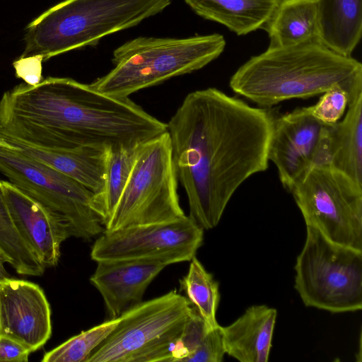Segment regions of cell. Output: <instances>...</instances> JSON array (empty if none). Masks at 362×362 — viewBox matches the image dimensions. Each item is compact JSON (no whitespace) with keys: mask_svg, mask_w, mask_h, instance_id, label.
Listing matches in <instances>:
<instances>
[{"mask_svg":"<svg viewBox=\"0 0 362 362\" xmlns=\"http://www.w3.org/2000/svg\"><path fill=\"white\" fill-rule=\"evenodd\" d=\"M274 118L209 88L189 93L166 124L188 216L204 230L218 225L241 184L268 168Z\"/></svg>","mask_w":362,"mask_h":362,"instance_id":"cell-1","label":"cell"},{"mask_svg":"<svg viewBox=\"0 0 362 362\" xmlns=\"http://www.w3.org/2000/svg\"><path fill=\"white\" fill-rule=\"evenodd\" d=\"M0 129L42 147L117 149L141 145L166 132L167 124L129 98L103 94L71 78L49 76L2 95Z\"/></svg>","mask_w":362,"mask_h":362,"instance_id":"cell-2","label":"cell"},{"mask_svg":"<svg viewBox=\"0 0 362 362\" xmlns=\"http://www.w3.org/2000/svg\"><path fill=\"white\" fill-rule=\"evenodd\" d=\"M229 85L262 108L322 94L335 86L344 88L351 98L362 91V64L313 40L268 47L240 66Z\"/></svg>","mask_w":362,"mask_h":362,"instance_id":"cell-3","label":"cell"},{"mask_svg":"<svg viewBox=\"0 0 362 362\" xmlns=\"http://www.w3.org/2000/svg\"><path fill=\"white\" fill-rule=\"evenodd\" d=\"M170 4L171 0H64L28 25L21 56L40 55L46 61L95 45L105 36L161 13Z\"/></svg>","mask_w":362,"mask_h":362,"instance_id":"cell-4","label":"cell"},{"mask_svg":"<svg viewBox=\"0 0 362 362\" xmlns=\"http://www.w3.org/2000/svg\"><path fill=\"white\" fill-rule=\"evenodd\" d=\"M226 47L218 33L186 38L139 37L113 52L115 67L89 85L116 98H126L141 89L199 70Z\"/></svg>","mask_w":362,"mask_h":362,"instance_id":"cell-5","label":"cell"},{"mask_svg":"<svg viewBox=\"0 0 362 362\" xmlns=\"http://www.w3.org/2000/svg\"><path fill=\"white\" fill-rule=\"evenodd\" d=\"M193 305L175 290L141 301L119 317L86 362H173Z\"/></svg>","mask_w":362,"mask_h":362,"instance_id":"cell-6","label":"cell"},{"mask_svg":"<svg viewBox=\"0 0 362 362\" xmlns=\"http://www.w3.org/2000/svg\"><path fill=\"white\" fill-rule=\"evenodd\" d=\"M294 288L306 307L332 313L362 308V251L334 243L306 226Z\"/></svg>","mask_w":362,"mask_h":362,"instance_id":"cell-7","label":"cell"},{"mask_svg":"<svg viewBox=\"0 0 362 362\" xmlns=\"http://www.w3.org/2000/svg\"><path fill=\"white\" fill-rule=\"evenodd\" d=\"M177 189V177L166 131L140 146L105 230L170 221L185 216Z\"/></svg>","mask_w":362,"mask_h":362,"instance_id":"cell-8","label":"cell"},{"mask_svg":"<svg viewBox=\"0 0 362 362\" xmlns=\"http://www.w3.org/2000/svg\"><path fill=\"white\" fill-rule=\"evenodd\" d=\"M0 173L66 223L72 237L89 241L104 231L92 209L94 194L73 178L1 144Z\"/></svg>","mask_w":362,"mask_h":362,"instance_id":"cell-9","label":"cell"},{"mask_svg":"<svg viewBox=\"0 0 362 362\" xmlns=\"http://www.w3.org/2000/svg\"><path fill=\"white\" fill-rule=\"evenodd\" d=\"M306 226L362 251V186L330 167L308 170L291 191Z\"/></svg>","mask_w":362,"mask_h":362,"instance_id":"cell-10","label":"cell"},{"mask_svg":"<svg viewBox=\"0 0 362 362\" xmlns=\"http://www.w3.org/2000/svg\"><path fill=\"white\" fill-rule=\"evenodd\" d=\"M204 229L188 216L170 221L105 230L94 242L91 259L158 262L166 266L190 261L202 246Z\"/></svg>","mask_w":362,"mask_h":362,"instance_id":"cell-11","label":"cell"},{"mask_svg":"<svg viewBox=\"0 0 362 362\" xmlns=\"http://www.w3.org/2000/svg\"><path fill=\"white\" fill-rule=\"evenodd\" d=\"M1 336L22 344L30 352L52 333L51 310L43 291L33 283L10 278L0 282Z\"/></svg>","mask_w":362,"mask_h":362,"instance_id":"cell-12","label":"cell"},{"mask_svg":"<svg viewBox=\"0 0 362 362\" xmlns=\"http://www.w3.org/2000/svg\"><path fill=\"white\" fill-rule=\"evenodd\" d=\"M325 125L312 115L308 107L274 118L268 158L276 165L280 181L289 192L310 169Z\"/></svg>","mask_w":362,"mask_h":362,"instance_id":"cell-13","label":"cell"},{"mask_svg":"<svg viewBox=\"0 0 362 362\" xmlns=\"http://www.w3.org/2000/svg\"><path fill=\"white\" fill-rule=\"evenodd\" d=\"M1 186L20 235L45 267L55 266L62 243L72 237L68 225L9 181Z\"/></svg>","mask_w":362,"mask_h":362,"instance_id":"cell-14","label":"cell"},{"mask_svg":"<svg viewBox=\"0 0 362 362\" xmlns=\"http://www.w3.org/2000/svg\"><path fill=\"white\" fill-rule=\"evenodd\" d=\"M165 264L152 261H100L90 278L101 294L110 320L141 303L147 287Z\"/></svg>","mask_w":362,"mask_h":362,"instance_id":"cell-15","label":"cell"},{"mask_svg":"<svg viewBox=\"0 0 362 362\" xmlns=\"http://www.w3.org/2000/svg\"><path fill=\"white\" fill-rule=\"evenodd\" d=\"M0 144L65 174L87 187L94 195L103 190L109 149L88 146L71 149L42 147L20 139L1 129Z\"/></svg>","mask_w":362,"mask_h":362,"instance_id":"cell-16","label":"cell"},{"mask_svg":"<svg viewBox=\"0 0 362 362\" xmlns=\"http://www.w3.org/2000/svg\"><path fill=\"white\" fill-rule=\"evenodd\" d=\"M276 317L275 308L254 305L233 323L221 327L226 354L240 362H267Z\"/></svg>","mask_w":362,"mask_h":362,"instance_id":"cell-17","label":"cell"},{"mask_svg":"<svg viewBox=\"0 0 362 362\" xmlns=\"http://www.w3.org/2000/svg\"><path fill=\"white\" fill-rule=\"evenodd\" d=\"M318 41L351 57L362 35V0H317Z\"/></svg>","mask_w":362,"mask_h":362,"instance_id":"cell-18","label":"cell"},{"mask_svg":"<svg viewBox=\"0 0 362 362\" xmlns=\"http://www.w3.org/2000/svg\"><path fill=\"white\" fill-rule=\"evenodd\" d=\"M198 16L238 35L262 28L281 0H184Z\"/></svg>","mask_w":362,"mask_h":362,"instance_id":"cell-19","label":"cell"},{"mask_svg":"<svg viewBox=\"0 0 362 362\" xmlns=\"http://www.w3.org/2000/svg\"><path fill=\"white\" fill-rule=\"evenodd\" d=\"M262 28L269 48L318 40L317 0H281Z\"/></svg>","mask_w":362,"mask_h":362,"instance_id":"cell-20","label":"cell"},{"mask_svg":"<svg viewBox=\"0 0 362 362\" xmlns=\"http://www.w3.org/2000/svg\"><path fill=\"white\" fill-rule=\"evenodd\" d=\"M344 119L332 127L331 168L362 186V91L349 100Z\"/></svg>","mask_w":362,"mask_h":362,"instance_id":"cell-21","label":"cell"},{"mask_svg":"<svg viewBox=\"0 0 362 362\" xmlns=\"http://www.w3.org/2000/svg\"><path fill=\"white\" fill-rule=\"evenodd\" d=\"M225 354L221 326L209 330L193 305L173 362H221Z\"/></svg>","mask_w":362,"mask_h":362,"instance_id":"cell-22","label":"cell"},{"mask_svg":"<svg viewBox=\"0 0 362 362\" xmlns=\"http://www.w3.org/2000/svg\"><path fill=\"white\" fill-rule=\"evenodd\" d=\"M140 146L107 151L104 188L100 194H93L91 204L93 210L100 218L103 226L121 196Z\"/></svg>","mask_w":362,"mask_h":362,"instance_id":"cell-23","label":"cell"},{"mask_svg":"<svg viewBox=\"0 0 362 362\" xmlns=\"http://www.w3.org/2000/svg\"><path fill=\"white\" fill-rule=\"evenodd\" d=\"M180 288L197 308L206 327L219 326L216 311L220 300L219 284L194 256L190 260L187 274L180 280Z\"/></svg>","mask_w":362,"mask_h":362,"instance_id":"cell-24","label":"cell"},{"mask_svg":"<svg viewBox=\"0 0 362 362\" xmlns=\"http://www.w3.org/2000/svg\"><path fill=\"white\" fill-rule=\"evenodd\" d=\"M0 252L18 274L41 276L45 267L16 228L8 209L0 180Z\"/></svg>","mask_w":362,"mask_h":362,"instance_id":"cell-25","label":"cell"},{"mask_svg":"<svg viewBox=\"0 0 362 362\" xmlns=\"http://www.w3.org/2000/svg\"><path fill=\"white\" fill-rule=\"evenodd\" d=\"M119 317L108 320L69 339L46 353L42 362H86L92 352L112 332Z\"/></svg>","mask_w":362,"mask_h":362,"instance_id":"cell-26","label":"cell"},{"mask_svg":"<svg viewBox=\"0 0 362 362\" xmlns=\"http://www.w3.org/2000/svg\"><path fill=\"white\" fill-rule=\"evenodd\" d=\"M349 100V93L341 87L335 86L324 92L315 105L308 107L320 122L333 125L344 115Z\"/></svg>","mask_w":362,"mask_h":362,"instance_id":"cell-27","label":"cell"},{"mask_svg":"<svg viewBox=\"0 0 362 362\" xmlns=\"http://www.w3.org/2000/svg\"><path fill=\"white\" fill-rule=\"evenodd\" d=\"M44 59L40 55L22 57L13 62L16 76L30 86L38 84L42 79V69Z\"/></svg>","mask_w":362,"mask_h":362,"instance_id":"cell-28","label":"cell"},{"mask_svg":"<svg viewBox=\"0 0 362 362\" xmlns=\"http://www.w3.org/2000/svg\"><path fill=\"white\" fill-rule=\"evenodd\" d=\"M332 126V125L325 124L322 129L311 160L310 169L320 167L331 168L333 156V136Z\"/></svg>","mask_w":362,"mask_h":362,"instance_id":"cell-29","label":"cell"},{"mask_svg":"<svg viewBox=\"0 0 362 362\" xmlns=\"http://www.w3.org/2000/svg\"><path fill=\"white\" fill-rule=\"evenodd\" d=\"M30 353L16 340L0 336V361L27 362Z\"/></svg>","mask_w":362,"mask_h":362,"instance_id":"cell-30","label":"cell"},{"mask_svg":"<svg viewBox=\"0 0 362 362\" xmlns=\"http://www.w3.org/2000/svg\"><path fill=\"white\" fill-rule=\"evenodd\" d=\"M6 262V260L4 256L0 252V282L5 280L6 279L10 278V276L8 274V272L4 267V264Z\"/></svg>","mask_w":362,"mask_h":362,"instance_id":"cell-31","label":"cell"},{"mask_svg":"<svg viewBox=\"0 0 362 362\" xmlns=\"http://www.w3.org/2000/svg\"><path fill=\"white\" fill-rule=\"evenodd\" d=\"M0 336H1V322H0Z\"/></svg>","mask_w":362,"mask_h":362,"instance_id":"cell-32","label":"cell"}]
</instances>
